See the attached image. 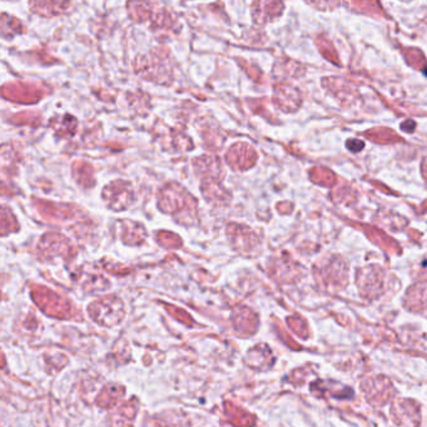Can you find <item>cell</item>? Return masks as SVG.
I'll return each instance as SVG.
<instances>
[]
</instances>
